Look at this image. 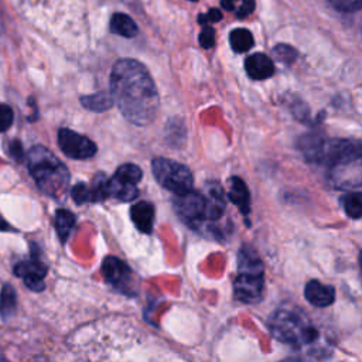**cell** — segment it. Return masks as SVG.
<instances>
[{"label": "cell", "mask_w": 362, "mask_h": 362, "mask_svg": "<svg viewBox=\"0 0 362 362\" xmlns=\"http://www.w3.org/2000/svg\"><path fill=\"white\" fill-rule=\"evenodd\" d=\"M110 93L129 122L144 126L154 120L158 93L141 62L129 58L117 61L110 74Z\"/></svg>", "instance_id": "1"}, {"label": "cell", "mask_w": 362, "mask_h": 362, "mask_svg": "<svg viewBox=\"0 0 362 362\" xmlns=\"http://www.w3.org/2000/svg\"><path fill=\"white\" fill-rule=\"evenodd\" d=\"M321 164L331 187L342 191L362 188V141L328 139Z\"/></svg>", "instance_id": "2"}, {"label": "cell", "mask_w": 362, "mask_h": 362, "mask_svg": "<svg viewBox=\"0 0 362 362\" xmlns=\"http://www.w3.org/2000/svg\"><path fill=\"white\" fill-rule=\"evenodd\" d=\"M269 332L279 342L287 344L298 351L307 349L305 354L313 358H320L318 352H327L321 346L322 338L318 329L308 321L305 315H301L293 310L280 308L274 311L267 322Z\"/></svg>", "instance_id": "3"}, {"label": "cell", "mask_w": 362, "mask_h": 362, "mask_svg": "<svg viewBox=\"0 0 362 362\" xmlns=\"http://www.w3.org/2000/svg\"><path fill=\"white\" fill-rule=\"evenodd\" d=\"M27 165L37 187L52 198L65 194L69 182L66 165L47 147L34 146L27 154Z\"/></svg>", "instance_id": "4"}, {"label": "cell", "mask_w": 362, "mask_h": 362, "mask_svg": "<svg viewBox=\"0 0 362 362\" xmlns=\"http://www.w3.org/2000/svg\"><path fill=\"white\" fill-rule=\"evenodd\" d=\"M263 263L252 247L243 246L238 253V274L233 281L235 297L240 303L256 304L263 297Z\"/></svg>", "instance_id": "5"}, {"label": "cell", "mask_w": 362, "mask_h": 362, "mask_svg": "<svg viewBox=\"0 0 362 362\" xmlns=\"http://www.w3.org/2000/svg\"><path fill=\"white\" fill-rule=\"evenodd\" d=\"M151 168L156 180L165 189L174 194L191 191L194 178L187 165L170 158L157 157L151 161Z\"/></svg>", "instance_id": "6"}, {"label": "cell", "mask_w": 362, "mask_h": 362, "mask_svg": "<svg viewBox=\"0 0 362 362\" xmlns=\"http://www.w3.org/2000/svg\"><path fill=\"white\" fill-rule=\"evenodd\" d=\"M177 215L189 226H198L206 218V198L199 192L187 191L174 199Z\"/></svg>", "instance_id": "7"}, {"label": "cell", "mask_w": 362, "mask_h": 362, "mask_svg": "<svg viewBox=\"0 0 362 362\" xmlns=\"http://www.w3.org/2000/svg\"><path fill=\"white\" fill-rule=\"evenodd\" d=\"M102 274L105 280L113 286L117 291L124 293L126 296H134L133 273L132 269L119 257L107 256L102 263Z\"/></svg>", "instance_id": "8"}, {"label": "cell", "mask_w": 362, "mask_h": 362, "mask_svg": "<svg viewBox=\"0 0 362 362\" xmlns=\"http://www.w3.org/2000/svg\"><path fill=\"white\" fill-rule=\"evenodd\" d=\"M58 146L62 153L71 158L85 160L96 154V144L71 129H59L58 132Z\"/></svg>", "instance_id": "9"}, {"label": "cell", "mask_w": 362, "mask_h": 362, "mask_svg": "<svg viewBox=\"0 0 362 362\" xmlns=\"http://www.w3.org/2000/svg\"><path fill=\"white\" fill-rule=\"evenodd\" d=\"M47 264L37 256V250H31V257L28 260H23L14 266L16 276L21 277L25 286L33 291H42L45 284L42 281L47 274Z\"/></svg>", "instance_id": "10"}, {"label": "cell", "mask_w": 362, "mask_h": 362, "mask_svg": "<svg viewBox=\"0 0 362 362\" xmlns=\"http://www.w3.org/2000/svg\"><path fill=\"white\" fill-rule=\"evenodd\" d=\"M304 297L310 304L315 307H328L335 300V290L329 284L311 280L304 287Z\"/></svg>", "instance_id": "11"}, {"label": "cell", "mask_w": 362, "mask_h": 362, "mask_svg": "<svg viewBox=\"0 0 362 362\" xmlns=\"http://www.w3.org/2000/svg\"><path fill=\"white\" fill-rule=\"evenodd\" d=\"M246 74L255 81H263L274 74V65L266 54H252L245 59Z\"/></svg>", "instance_id": "12"}, {"label": "cell", "mask_w": 362, "mask_h": 362, "mask_svg": "<svg viewBox=\"0 0 362 362\" xmlns=\"http://www.w3.org/2000/svg\"><path fill=\"white\" fill-rule=\"evenodd\" d=\"M130 218L136 228L143 233H150L153 230L154 222V206L147 201L134 204L130 208Z\"/></svg>", "instance_id": "13"}, {"label": "cell", "mask_w": 362, "mask_h": 362, "mask_svg": "<svg viewBox=\"0 0 362 362\" xmlns=\"http://www.w3.org/2000/svg\"><path fill=\"white\" fill-rule=\"evenodd\" d=\"M107 189H109V195L119 199V201H133L137 195V187L134 182H130L127 180H123L117 175H113L109 178L107 181Z\"/></svg>", "instance_id": "14"}, {"label": "cell", "mask_w": 362, "mask_h": 362, "mask_svg": "<svg viewBox=\"0 0 362 362\" xmlns=\"http://www.w3.org/2000/svg\"><path fill=\"white\" fill-rule=\"evenodd\" d=\"M228 198L240 209L243 215H247L250 211L249 202H250V195L246 184L239 178V177H232L229 181V192Z\"/></svg>", "instance_id": "15"}, {"label": "cell", "mask_w": 362, "mask_h": 362, "mask_svg": "<svg viewBox=\"0 0 362 362\" xmlns=\"http://www.w3.org/2000/svg\"><path fill=\"white\" fill-rule=\"evenodd\" d=\"M110 31L117 35L132 38L137 35L139 28L130 16L124 13H115L110 18Z\"/></svg>", "instance_id": "16"}, {"label": "cell", "mask_w": 362, "mask_h": 362, "mask_svg": "<svg viewBox=\"0 0 362 362\" xmlns=\"http://www.w3.org/2000/svg\"><path fill=\"white\" fill-rule=\"evenodd\" d=\"M113 96L107 92H98L93 95H86L81 98V103L83 107L93 110V112H103L113 106Z\"/></svg>", "instance_id": "17"}, {"label": "cell", "mask_w": 362, "mask_h": 362, "mask_svg": "<svg viewBox=\"0 0 362 362\" xmlns=\"http://www.w3.org/2000/svg\"><path fill=\"white\" fill-rule=\"evenodd\" d=\"M74 225H75V216L71 211L62 209V208L57 209V212H55V229H57V233H58L59 240L62 243L69 238V235L74 229Z\"/></svg>", "instance_id": "18"}, {"label": "cell", "mask_w": 362, "mask_h": 362, "mask_svg": "<svg viewBox=\"0 0 362 362\" xmlns=\"http://www.w3.org/2000/svg\"><path fill=\"white\" fill-rule=\"evenodd\" d=\"M229 42L235 52H246L255 44L252 33L246 28H235L233 31H230Z\"/></svg>", "instance_id": "19"}, {"label": "cell", "mask_w": 362, "mask_h": 362, "mask_svg": "<svg viewBox=\"0 0 362 362\" xmlns=\"http://www.w3.org/2000/svg\"><path fill=\"white\" fill-rule=\"evenodd\" d=\"M341 204H342V208H344L345 214L349 218L358 219V218L362 216V192L345 194L341 198Z\"/></svg>", "instance_id": "20"}, {"label": "cell", "mask_w": 362, "mask_h": 362, "mask_svg": "<svg viewBox=\"0 0 362 362\" xmlns=\"http://www.w3.org/2000/svg\"><path fill=\"white\" fill-rule=\"evenodd\" d=\"M16 305H17L16 291L10 284H6L0 293V315L4 320L10 318L16 311Z\"/></svg>", "instance_id": "21"}, {"label": "cell", "mask_w": 362, "mask_h": 362, "mask_svg": "<svg viewBox=\"0 0 362 362\" xmlns=\"http://www.w3.org/2000/svg\"><path fill=\"white\" fill-rule=\"evenodd\" d=\"M107 181H109V178L102 173H99L93 177V180L90 182V187H89L90 202H100V201H105L109 197Z\"/></svg>", "instance_id": "22"}, {"label": "cell", "mask_w": 362, "mask_h": 362, "mask_svg": "<svg viewBox=\"0 0 362 362\" xmlns=\"http://www.w3.org/2000/svg\"><path fill=\"white\" fill-rule=\"evenodd\" d=\"M221 6L225 10L235 13L236 17L243 18L253 13L256 4L255 0H221Z\"/></svg>", "instance_id": "23"}, {"label": "cell", "mask_w": 362, "mask_h": 362, "mask_svg": "<svg viewBox=\"0 0 362 362\" xmlns=\"http://www.w3.org/2000/svg\"><path fill=\"white\" fill-rule=\"evenodd\" d=\"M115 175H117V177H120V178H123V180H127V181H130V182L137 184V182L141 180V177H143V171H141L140 167L136 165V164L124 163V164H122V165L116 170Z\"/></svg>", "instance_id": "24"}, {"label": "cell", "mask_w": 362, "mask_h": 362, "mask_svg": "<svg viewBox=\"0 0 362 362\" xmlns=\"http://www.w3.org/2000/svg\"><path fill=\"white\" fill-rule=\"evenodd\" d=\"M273 54L274 57L280 61V62H284V64H291L294 62L296 57H297V52L293 47L287 45V44H279L273 48Z\"/></svg>", "instance_id": "25"}, {"label": "cell", "mask_w": 362, "mask_h": 362, "mask_svg": "<svg viewBox=\"0 0 362 362\" xmlns=\"http://www.w3.org/2000/svg\"><path fill=\"white\" fill-rule=\"evenodd\" d=\"M329 4L344 13H352L362 8V0H328Z\"/></svg>", "instance_id": "26"}, {"label": "cell", "mask_w": 362, "mask_h": 362, "mask_svg": "<svg viewBox=\"0 0 362 362\" xmlns=\"http://www.w3.org/2000/svg\"><path fill=\"white\" fill-rule=\"evenodd\" d=\"M71 195L74 198V201L81 205V204H85V202H89L90 201V192H89V187H86L85 184L79 182L76 185H74L72 191H71Z\"/></svg>", "instance_id": "27"}, {"label": "cell", "mask_w": 362, "mask_h": 362, "mask_svg": "<svg viewBox=\"0 0 362 362\" xmlns=\"http://www.w3.org/2000/svg\"><path fill=\"white\" fill-rule=\"evenodd\" d=\"M199 44L202 48H212L215 44V31L209 24H204V28L199 33Z\"/></svg>", "instance_id": "28"}, {"label": "cell", "mask_w": 362, "mask_h": 362, "mask_svg": "<svg viewBox=\"0 0 362 362\" xmlns=\"http://www.w3.org/2000/svg\"><path fill=\"white\" fill-rule=\"evenodd\" d=\"M13 123V110L7 105H0V133L7 130Z\"/></svg>", "instance_id": "29"}, {"label": "cell", "mask_w": 362, "mask_h": 362, "mask_svg": "<svg viewBox=\"0 0 362 362\" xmlns=\"http://www.w3.org/2000/svg\"><path fill=\"white\" fill-rule=\"evenodd\" d=\"M221 18H222V13L218 8H211L208 13L198 16V23L204 25V24L219 21Z\"/></svg>", "instance_id": "30"}, {"label": "cell", "mask_w": 362, "mask_h": 362, "mask_svg": "<svg viewBox=\"0 0 362 362\" xmlns=\"http://www.w3.org/2000/svg\"><path fill=\"white\" fill-rule=\"evenodd\" d=\"M8 151L13 156L14 160H21L23 158V147H21V143L18 140H14V141L10 143Z\"/></svg>", "instance_id": "31"}, {"label": "cell", "mask_w": 362, "mask_h": 362, "mask_svg": "<svg viewBox=\"0 0 362 362\" xmlns=\"http://www.w3.org/2000/svg\"><path fill=\"white\" fill-rule=\"evenodd\" d=\"M6 229H8V225L0 218V230H6Z\"/></svg>", "instance_id": "32"}, {"label": "cell", "mask_w": 362, "mask_h": 362, "mask_svg": "<svg viewBox=\"0 0 362 362\" xmlns=\"http://www.w3.org/2000/svg\"><path fill=\"white\" fill-rule=\"evenodd\" d=\"M359 264H361V269H362V252H361V255H359Z\"/></svg>", "instance_id": "33"}, {"label": "cell", "mask_w": 362, "mask_h": 362, "mask_svg": "<svg viewBox=\"0 0 362 362\" xmlns=\"http://www.w3.org/2000/svg\"><path fill=\"white\" fill-rule=\"evenodd\" d=\"M189 1H197V0H189Z\"/></svg>", "instance_id": "34"}]
</instances>
